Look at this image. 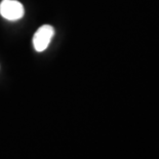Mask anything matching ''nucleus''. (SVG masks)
I'll return each instance as SVG.
<instances>
[{"label":"nucleus","mask_w":159,"mask_h":159,"mask_svg":"<svg viewBox=\"0 0 159 159\" xmlns=\"http://www.w3.org/2000/svg\"><path fill=\"white\" fill-rule=\"evenodd\" d=\"M24 13L23 4L16 0H2L0 3V15L8 21H18L23 18Z\"/></svg>","instance_id":"f257e3e1"},{"label":"nucleus","mask_w":159,"mask_h":159,"mask_svg":"<svg viewBox=\"0 0 159 159\" xmlns=\"http://www.w3.org/2000/svg\"><path fill=\"white\" fill-rule=\"evenodd\" d=\"M55 35V29L49 25H43L37 30L33 37V45L36 52H43L48 47L52 37Z\"/></svg>","instance_id":"f03ea898"}]
</instances>
